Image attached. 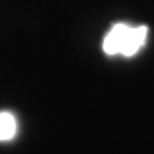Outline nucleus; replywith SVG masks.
Segmentation results:
<instances>
[{"label": "nucleus", "mask_w": 154, "mask_h": 154, "mask_svg": "<svg viewBox=\"0 0 154 154\" xmlns=\"http://www.w3.org/2000/svg\"><path fill=\"white\" fill-rule=\"evenodd\" d=\"M17 133L16 117L9 111L0 113V141H9Z\"/></svg>", "instance_id": "nucleus-2"}, {"label": "nucleus", "mask_w": 154, "mask_h": 154, "mask_svg": "<svg viewBox=\"0 0 154 154\" xmlns=\"http://www.w3.org/2000/svg\"><path fill=\"white\" fill-rule=\"evenodd\" d=\"M149 27H133L126 23H117L109 30L103 40V50L107 56L131 57L137 54L147 42Z\"/></svg>", "instance_id": "nucleus-1"}]
</instances>
